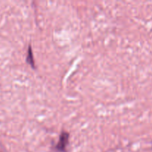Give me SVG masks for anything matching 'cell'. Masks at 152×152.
I'll list each match as a JSON object with an SVG mask.
<instances>
[{"instance_id": "cell-1", "label": "cell", "mask_w": 152, "mask_h": 152, "mask_svg": "<svg viewBox=\"0 0 152 152\" xmlns=\"http://www.w3.org/2000/svg\"><path fill=\"white\" fill-rule=\"evenodd\" d=\"M68 140H69V134L66 132H62L59 136V142L55 145V150L58 152H66Z\"/></svg>"}, {"instance_id": "cell-2", "label": "cell", "mask_w": 152, "mask_h": 152, "mask_svg": "<svg viewBox=\"0 0 152 152\" xmlns=\"http://www.w3.org/2000/svg\"><path fill=\"white\" fill-rule=\"evenodd\" d=\"M26 61L33 68H35V62H34V55L32 53V49H31V46L30 45L28 49V54H27Z\"/></svg>"}]
</instances>
